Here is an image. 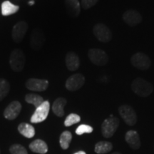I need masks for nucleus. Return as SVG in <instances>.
<instances>
[{
	"label": "nucleus",
	"instance_id": "obj_1",
	"mask_svg": "<svg viewBox=\"0 0 154 154\" xmlns=\"http://www.w3.org/2000/svg\"><path fill=\"white\" fill-rule=\"evenodd\" d=\"M131 87L134 93L140 97H147L153 93L154 90L153 84L141 77L135 79Z\"/></svg>",
	"mask_w": 154,
	"mask_h": 154
},
{
	"label": "nucleus",
	"instance_id": "obj_2",
	"mask_svg": "<svg viewBox=\"0 0 154 154\" xmlns=\"http://www.w3.org/2000/svg\"><path fill=\"white\" fill-rule=\"evenodd\" d=\"M120 121L119 118L113 116L111 114L109 118L106 119L102 123L101 130V134L103 137L109 138H111L118 129Z\"/></svg>",
	"mask_w": 154,
	"mask_h": 154
},
{
	"label": "nucleus",
	"instance_id": "obj_3",
	"mask_svg": "<svg viewBox=\"0 0 154 154\" xmlns=\"http://www.w3.org/2000/svg\"><path fill=\"white\" fill-rule=\"evenodd\" d=\"M25 63H26V57L22 50L16 49L11 51L9 58V63L13 71L16 72H22L24 68Z\"/></svg>",
	"mask_w": 154,
	"mask_h": 154
},
{
	"label": "nucleus",
	"instance_id": "obj_4",
	"mask_svg": "<svg viewBox=\"0 0 154 154\" xmlns=\"http://www.w3.org/2000/svg\"><path fill=\"white\" fill-rule=\"evenodd\" d=\"M118 111L120 116L128 126H133L137 123V114L130 105H121L119 106Z\"/></svg>",
	"mask_w": 154,
	"mask_h": 154
},
{
	"label": "nucleus",
	"instance_id": "obj_5",
	"mask_svg": "<svg viewBox=\"0 0 154 154\" xmlns=\"http://www.w3.org/2000/svg\"><path fill=\"white\" fill-rule=\"evenodd\" d=\"M88 57L89 60L96 66H103L109 62V57L103 50L93 48L88 51Z\"/></svg>",
	"mask_w": 154,
	"mask_h": 154
},
{
	"label": "nucleus",
	"instance_id": "obj_6",
	"mask_svg": "<svg viewBox=\"0 0 154 154\" xmlns=\"http://www.w3.org/2000/svg\"><path fill=\"white\" fill-rule=\"evenodd\" d=\"M131 64L140 70H147L151 66V61L149 56L142 52L134 54L131 59Z\"/></svg>",
	"mask_w": 154,
	"mask_h": 154
},
{
	"label": "nucleus",
	"instance_id": "obj_7",
	"mask_svg": "<svg viewBox=\"0 0 154 154\" xmlns=\"http://www.w3.org/2000/svg\"><path fill=\"white\" fill-rule=\"evenodd\" d=\"M93 33L99 42L108 43L112 38V32L106 25L97 24L94 26Z\"/></svg>",
	"mask_w": 154,
	"mask_h": 154
},
{
	"label": "nucleus",
	"instance_id": "obj_8",
	"mask_svg": "<svg viewBox=\"0 0 154 154\" xmlns=\"http://www.w3.org/2000/svg\"><path fill=\"white\" fill-rule=\"evenodd\" d=\"M50 110V103L48 101H44L36 109L35 111L31 117L30 121L33 124H38L47 119Z\"/></svg>",
	"mask_w": 154,
	"mask_h": 154
},
{
	"label": "nucleus",
	"instance_id": "obj_9",
	"mask_svg": "<svg viewBox=\"0 0 154 154\" xmlns=\"http://www.w3.org/2000/svg\"><path fill=\"white\" fill-rule=\"evenodd\" d=\"M86 79L82 74H75L67 79L65 86L70 91H75L80 89L85 84Z\"/></svg>",
	"mask_w": 154,
	"mask_h": 154
},
{
	"label": "nucleus",
	"instance_id": "obj_10",
	"mask_svg": "<svg viewBox=\"0 0 154 154\" xmlns=\"http://www.w3.org/2000/svg\"><path fill=\"white\" fill-rule=\"evenodd\" d=\"M28 29V24L25 21H20L14 25L12 29L11 36L13 40L17 43H19L24 39Z\"/></svg>",
	"mask_w": 154,
	"mask_h": 154
},
{
	"label": "nucleus",
	"instance_id": "obj_11",
	"mask_svg": "<svg viewBox=\"0 0 154 154\" xmlns=\"http://www.w3.org/2000/svg\"><path fill=\"white\" fill-rule=\"evenodd\" d=\"M123 20L130 26H136L142 22V16L134 9H128L123 14Z\"/></svg>",
	"mask_w": 154,
	"mask_h": 154
},
{
	"label": "nucleus",
	"instance_id": "obj_12",
	"mask_svg": "<svg viewBox=\"0 0 154 154\" xmlns=\"http://www.w3.org/2000/svg\"><path fill=\"white\" fill-rule=\"evenodd\" d=\"M45 41V36L40 29L36 28L32 31L30 38V45L32 49L34 50L40 49L43 47Z\"/></svg>",
	"mask_w": 154,
	"mask_h": 154
},
{
	"label": "nucleus",
	"instance_id": "obj_13",
	"mask_svg": "<svg viewBox=\"0 0 154 154\" xmlns=\"http://www.w3.org/2000/svg\"><path fill=\"white\" fill-rule=\"evenodd\" d=\"M26 87L31 91L42 92L45 91L49 86V82L47 80L31 78L26 81L25 84Z\"/></svg>",
	"mask_w": 154,
	"mask_h": 154
},
{
	"label": "nucleus",
	"instance_id": "obj_14",
	"mask_svg": "<svg viewBox=\"0 0 154 154\" xmlns=\"http://www.w3.org/2000/svg\"><path fill=\"white\" fill-rule=\"evenodd\" d=\"M22 110V105L19 101H14L7 106L5 111L4 116L8 120H14L18 116Z\"/></svg>",
	"mask_w": 154,
	"mask_h": 154
},
{
	"label": "nucleus",
	"instance_id": "obj_15",
	"mask_svg": "<svg viewBox=\"0 0 154 154\" xmlns=\"http://www.w3.org/2000/svg\"><path fill=\"white\" fill-rule=\"evenodd\" d=\"M125 140L129 147L133 150L139 149L141 146L139 134L136 131L129 130L127 131L125 135Z\"/></svg>",
	"mask_w": 154,
	"mask_h": 154
},
{
	"label": "nucleus",
	"instance_id": "obj_16",
	"mask_svg": "<svg viewBox=\"0 0 154 154\" xmlns=\"http://www.w3.org/2000/svg\"><path fill=\"white\" fill-rule=\"evenodd\" d=\"M65 62H66L67 69L71 72L76 71L80 66L79 57L74 51H69L66 54Z\"/></svg>",
	"mask_w": 154,
	"mask_h": 154
},
{
	"label": "nucleus",
	"instance_id": "obj_17",
	"mask_svg": "<svg viewBox=\"0 0 154 154\" xmlns=\"http://www.w3.org/2000/svg\"><path fill=\"white\" fill-rule=\"evenodd\" d=\"M67 14L72 17H77L81 12V5L79 0H65Z\"/></svg>",
	"mask_w": 154,
	"mask_h": 154
},
{
	"label": "nucleus",
	"instance_id": "obj_18",
	"mask_svg": "<svg viewBox=\"0 0 154 154\" xmlns=\"http://www.w3.org/2000/svg\"><path fill=\"white\" fill-rule=\"evenodd\" d=\"M67 103L65 98L59 97L54 101L52 105V111L56 116L62 117L64 116V107Z\"/></svg>",
	"mask_w": 154,
	"mask_h": 154
},
{
	"label": "nucleus",
	"instance_id": "obj_19",
	"mask_svg": "<svg viewBox=\"0 0 154 154\" xmlns=\"http://www.w3.org/2000/svg\"><path fill=\"white\" fill-rule=\"evenodd\" d=\"M29 149L31 151L40 154H45L48 151L47 144L44 140L36 139L30 143Z\"/></svg>",
	"mask_w": 154,
	"mask_h": 154
},
{
	"label": "nucleus",
	"instance_id": "obj_20",
	"mask_svg": "<svg viewBox=\"0 0 154 154\" xmlns=\"http://www.w3.org/2000/svg\"><path fill=\"white\" fill-rule=\"evenodd\" d=\"M19 7L13 5L9 1H5L2 4V14L3 16H9L14 14L19 11Z\"/></svg>",
	"mask_w": 154,
	"mask_h": 154
},
{
	"label": "nucleus",
	"instance_id": "obj_21",
	"mask_svg": "<svg viewBox=\"0 0 154 154\" xmlns=\"http://www.w3.org/2000/svg\"><path fill=\"white\" fill-rule=\"evenodd\" d=\"M18 131L22 136L28 138L34 137V135H35V129H34V126L26 124V123H22V124H19L18 126Z\"/></svg>",
	"mask_w": 154,
	"mask_h": 154
},
{
	"label": "nucleus",
	"instance_id": "obj_22",
	"mask_svg": "<svg viewBox=\"0 0 154 154\" xmlns=\"http://www.w3.org/2000/svg\"><path fill=\"white\" fill-rule=\"evenodd\" d=\"M113 144L109 141H99L95 145L94 151L97 154H105L112 151Z\"/></svg>",
	"mask_w": 154,
	"mask_h": 154
},
{
	"label": "nucleus",
	"instance_id": "obj_23",
	"mask_svg": "<svg viewBox=\"0 0 154 154\" xmlns=\"http://www.w3.org/2000/svg\"><path fill=\"white\" fill-rule=\"evenodd\" d=\"M72 140V135L69 131H65L61 134L60 138H59V143L61 149L66 150L69 147L71 141Z\"/></svg>",
	"mask_w": 154,
	"mask_h": 154
},
{
	"label": "nucleus",
	"instance_id": "obj_24",
	"mask_svg": "<svg viewBox=\"0 0 154 154\" xmlns=\"http://www.w3.org/2000/svg\"><path fill=\"white\" fill-rule=\"evenodd\" d=\"M25 101L28 103L34 105L36 108L39 106L44 101V99L41 96L37 95L35 94H29L25 96Z\"/></svg>",
	"mask_w": 154,
	"mask_h": 154
},
{
	"label": "nucleus",
	"instance_id": "obj_25",
	"mask_svg": "<svg viewBox=\"0 0 154 154\" xmlns=\"http://www.w3.org/2000/svg\"><path fill=\"white\" fill-rule=\"evenodd\" d=\"M10 85L5 79H0V101L5 99L9 92Z\"/></svg>",
	"mask_w": 154,
	"mask_h": 154
},
{
	"label": "nucleus",
	"instance_id": "obj_26",
	"mask_svg": "<svg viewBox=\"0 0 154 154\" xmlns=\"http://www.w3.org/2000/svg\"><path fill=\"white\" fill-rule=\"evenodd\" d=\"M80 116L76 114V113H70V114L66 117V119H65L64 126L66 127L71 126L74 124H78L79 122H80Z\"/></svg>",
	"mask_w": 154,
	"mask_h": 154
},
{
	"label": "nucleus",
	"instance_id": "obj_27",
	"mask_svg": "<svg viewBox=\"0 0 154 154\" xmlns=\"http://www.w3.org/2000/svg\"><path fill=\"white\" fill-rule=\"evenodd\" d=\"M94 128L91 126L86 124H82L76 129V134L79 136L83 135L84 134H91L93 132Z\"/></svg>",
	"mask_w": 154,
	"mask_h": 154
},
{
	"label": "nucleus",
	"instance_id": "obj_28",
	"mask_svg": "<svg viewBox=\"0 0 154 154\" xmlns=\"http://www.w3.org/2000/svg\"><path fill=\"white\" fill-rule=\"evenodd\" d=\"M11 154H27V151L24 146L19 144L12 145L9 149Z\"/></svg>",
	"mask_w": 154,
	"mask_h": 154
},
{
	"label": "nucleus",
	"instance_id": "obj_29",
	"mask_svg": "<svg viewBox=\"0 0 154 154\" xmlns=\"http://www.w3.org/2000/svg\"><path fill=\"white\" fill-rule=\"evenodd\" d=\"M99 0H82L81 5L84 9H88L97 4Z\"/></svg>",
	"mask_w": 154,
	"mask_h": 154
},
{
	"label": "nucleus",
	"instance_id": "obj_30",
	"mask_svg": "<svg viewBox=\"0 0 154 154\" xmlns=\"http://www.w3.org/2000/svg\"><path fill=\"white\" fill-rule=\"evenodd\" d=\"M74 154H86V152H84V151H80L76 152V153H75Z\"/></svg>",
	"mask_w": 154,
	"mask_h": 154
},
{
	"label": "nucleus",
	"instance_id": "obj_31",
	"mask_svg": "<svg viewBox=\"0 0 154 154\" xmlns=\"http://www.w3.org/2000/svg\"><path fill=\"white\" fill-rule=\"evenodd\" d=\"M28 5H30V6L34 5V0H32V1L29 2H28Z\"/></svg>",
	"mask_w": 154,
	"mask_h": 154
},
{
	"label": "nucleus",
	"instance_id": "obj_32",
	"mask_svg": "<svg viewBox=\"0 0 154 154\" xmlns=\"http://www.w3.org/2000/svg\"><path fill=\"white\" fill-rule=\"evenodd\" d=\"M111 154H121L120 152H118V151H116V152H113V153H111Z\"/></svg>",
	"mask_w": 154,
	"mask_h": 154
}]
</instances>
